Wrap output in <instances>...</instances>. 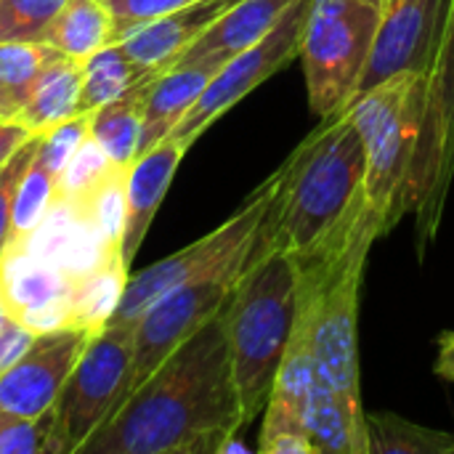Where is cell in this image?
Instances as JSON below:
<instances>
[{
	"mask_svg": "<svg viewBox=\"0 0 454 454\" xmlns=\"http://www.w3.org/2000/svg\"><path fill=\"white\" fill-rule=\"evenodd\" d=\"M80 98H82V61L56 53L43 69L16 122H21L32 136H43L53 125L82 114Z\"/></svg>",
	"mask_w": 454,
	"mask_h": 454,
	"instance_id": "21",
	"label": "cell"
},
{
	"mask_svg": "<svg viewBox=\"0 0 454 454\" xmlns=\"http://www.w3.org/2000/svg\"><path fill=\"white\" fill-rule=\"evenodd\" d=\"M90 338V333L77 327L35 335L21 359L0 372V412L19 418L51 412Z\"/></svg>",
	"mask_w": 454,
	"mask_h": 454,
	"instance_id": "13",
	"label": "cell"
},
{
	"mask_svg": "<svg viewBox=\"0 0 454 454\" xmlns=\"http://www.w3.org/2000/svg\"><path fill=\"white\" fill-rule=\"evenodd\" d=\"M11 319V314H8V306H5V298H3V293H0V325H5Z\"/></svg>",
	"mask_w": 454,
	"mask_h": 454,
	"instance_id": "39",
	"label": "cell"
},
{
	"mask_svg": "<svg viewBox=\"0 0 454 454\" xmlns=\"http://www.w3.org/2000/svg\"><path fill=\"white\" fill-rule=\"evenodd\" d=\"M370 454H452L454 436L404 420L394 412H367Z\"/></svg>",
	"mask_w": 454,
	"mask_h": 454,
	"instance_id": "27",
	"label": "cell"
},
{
	"mask_svg": "<svg viewBox=\"0 0 454 454\" xmlns=\"http://www.w3.org/2000/svg\"><path fill=\"white\" fill-rule=\"evenodd\" d=\"M386 0H311L298 56L311 112L322 120L348 109L380 27Z\"/></svg>",
	"mask_w": 454,
	"mask_h": 454,
	"instance_id": "6",
	"label": "cell"
},
{
	"mask_svg": "<svg viewBox=\"0 0 454 454\" xmlns=\"http://www.w3.org/2000/svg\"><path fill=\"white\" fill-rule=\"evenodd\" d=\"M88 133H90V114L69 117V120L53 125L51 130H45V133L40 136L35 160H37L51 176L59 178V173L64 170V165L69 162V157L77 152V146L88 138Z\"/></svg>",
	"mask_w": 454,
	"mask_h": 454,
	"instance_id": "33",
	"label": "cell"
},
{
	"mask_svg": "<svg viewBox=\"0 0 454 454\" xmlns=\"http://www.w3.org/2000/svg\"><path fill=\"white\" fill-rule=\"evenodd\" d=\"M383 237L380 223L367 210L351 245L325 263L298 266V322L311 340L314 364L351 407H362L359 383V295L372 242Z\"/></svg>",
	"mask_w": 454,
	"mask_h": 454,
	"instance_id": "4",
	"label": "cell"
},
{
	"mask_svg": "<svg viewBox=\"0 0 454 454\" xmlns=\"http://www.w3.org/2000/svg\"><path fill=\"white\" fill-rule=\"evenodd\" d=\"M434 372L444 380H452L454 383V330L444 333L439 338V356H436V367Z\"/></svg>",
	"mask_w": 454,
	"mask_h": 454,
	"instance_id": "38",
	"label": "cell"
},
{
	"mask_svg": "<svg viewBox=\"0 0 454 454\" xmlns=\"http://www.w3.org/2000/svg\"><path fill=\"white\" fill-rule=\"evenodd\" d=\"M309 5H311V0H295L266 37H261L247 51L231 56L213 74V80L207 82V88L202 90L197 104L186 112V117L176 125V130L170 136L189 149L218 117H223L247 93H253L279 67L290 64L298 56Z\"/></svg>",
	"mask_w": 454,
	"mask_h": 454,
	"instance_id": "11",
	"label": "cell"
},
{
	"mask_svg": "<svg viewBox=\"0 0 454 454\" xmlns=\"http://www.w3.org/2000/svg\"><path fill=\"white\" fill-rule=\"evenodd\" d=\"M37 154V152H35ZM56 197V176H51L35 157L19 184L13 218H11V247L21 245L45 218Z\"/></svg>",
	"mask_w": 454,
	"mask_h": 454,
	"instance_id": "29",
	"label": "cell"
},
{
	"mask_svg": "<svg viewBox=\"0 0 454 454\" xmlns=\"http://www.w3.org/2000/svg\"><path fill=\"white\" fill-rule=\"evenodd\" d=\"M136 325L109 322L82 348L53 404L48 454H77L117 410L130 364Z\"/></svg>",
	"mask_w": 454,
	"mask_h": 454,
	"instance_id": "8",
	"label": "cell"
},
{
	"mask_svg": "<svg viewBox=\"0 0 454 454\" xmlns=\"http://www.w3.org/2000/svg\"><path fill=\"white\" fill-rule=\"evenodd\" d=\"M295 317L298 271L293 258L285 253L250 258L223 306L231 370L247 423L258 418L269 402L295 330Z\"/></svg>",
	"mask_w": 454,
	"mask_h": 454,
	"instance_id": "3",
	"label": "cell"
},
{
	"mask_svg": "<svg viewBox=\"0 0 454 454\" xmlns=\"http://www.w3.org/2000/svg\"><path fill=\"white\" fill-rule=\"evenodd\" d=\"M242 266H231L189 285H181L152 303L136 322L133 338V364L120 396V404L200 327H205L213 317H218L231 298L242 271ZM117 404V407H120Z\"/></svg>",
	"mask_w": 454,
	"mask_h": 454,
	"instance_id": "10",
	"label": "cell"
},
{
	"mask_svg": "<svg viewBox=\"0 0 454 454\" xmlns=\"http://www.w3.org/2000/svg\"><path fill=\"white\" fill-rule=\"evenodd\" d=\"M125 192H128V168L112 165L109 173L96 184V189L85 200L74 202L88 213V218L96 223V229L101 231V237L106 239L112 250H120V242H122L125 210H128Z\"/></svg>",
	"mask_w": 454,
	"mask_h": 454,
	"instance_id": "28",
	"label": "cell"
},
{
	"mask_svg": "<svg viewBox=\"0 0 454 454\" xmlns=\"http://www.w3.org/2000/svg\"><path fill=\"white\" fill-rule=\"evenodd\" d=\"M112 165L114 162L106 157L98 141L88 133V138L77 146V152L69 157V162L56 178V200H67V202L85 200L96 189V184L109 173Z\"/></svg>",
	"mask_w": 454,
	"mask_h": 454,
	"instance_id": "31",
	"label": "cell"
},
{
	"mask_svg": "<svg viewBox=\"0 0 454 454\" xmlns=\"http://www.w3.org/2000/svg\"><path fill=\"white\" fill-rule=\"evenodd\" d=\"M130 266L120 253L109 255L101 266L72 282V327L96 335L114 317L125 285L130 279Z\"/></svg>",
	"mask_w": 454,
	"mask_h": 454,
	"instance_id": "23",
	"label": "cell"
},
{
	"mask_svg": "<svg viewBox=\"0 0 454 454\" xmlns=\"http://www.w3.org/2000/svg\"><path fill=\"white\" fill-rule=\"evenodd\" d=\"M428 74L402 72L348 104L364 144V202L388 234L410 210V181L426 114Z\"/></svg>",
	"mask_w": 454,
	"mask_h": 454,
	"instance_id": "5",
	"label": "cell"
},
{
	"mask_svg": "<svg viewBox=\"0 0 454 454\" xmlns=\"http://www.w3.org/2000/svg\"><path fill=\"white\" fill-rule=\"evenodd\" d=\"M364 144L348 109L322 120L279 168V186L250 258L285 253L325 263L356 237L364 215Z\"/></svg>",
	"mask_w": 454,
	"mask_h": 454,
	"instance_id": "2",
	"label": "cell"
},
{
	"mask_svg": "<svg viewBox=\"0 0 454 454\" xmlns=\"http://www.w3.org/2000/svg\"><path fill=\"white\" fill-rule=\"evenodd\" d=\"M67 0H0V43H45Z\"/></svg>",
	"mask_w": 454,
	"mask_h": 454,
	"instance_id": "30",
	"label": "cell"
},
{
	"mask_svg": "<svg viewBox=\"0 0 454 454\" xmlns=\"http://www.w3.org/2000/svg\"><path fill=\"white\" fill-rule=\"evenodd\" d=\"M0 293L8 314L24 325L40 309L72 298V279L21 247H8L0 258Z\"/></svg>",
	"mask_w": 454,
	"mask_h": 454,
	"instance_id": "19",
	"label": "cell"
},
{
	"mask_svg": "<svg viewBox=\"0 0 454 454\" xmlns=\"http://www.w3.org/2000/svg\"><path fill=\"white\" fill-rule=\"evenodd\" d=\"M450 8L452 0H386L356 96L402 72L428 74L450 19Z\"/></svg>",
	"mask_w": 454,
	"mask_h": 454,
	"instance_id": "12",
	"label": "cell"
},
{
	"mask_svg": "<svg viewBox=\"0 0 454 454\" xmlns=\"http://www.w3.org/2000/svg\"><path fill=\"white\" fill-rule=\"evenodd\" d=\"M32 340H35V333L19 325L13 317L5 325H0V372L16 364L21 354L32 346Z\"/></svg>",
	"mask_w": 454,
	"mask_h": 454,
	"instance_id": "36",
	"label": "cell"
},
{
	"mask_svg": "<svg viewBox=\"0 0 454 454\" xmlns=\"http://www.w3.org/2000/svg\"><path fill=\"white\" fill-rule=\"evenodd\" d=\"M56 53L51 43H0V122L19 120Z\"/></svg>",
	"mask_w": 454,
	"mask_h": 454,
	"instance_id": "26",
	"label": "cell"
},
{
	"mask_svg": "<svg viewBox=\"0 0 454 454\" xmlns=\"http://www.w3.org/2000/svg\"><path fill=\"white\" fill-rule=\"evenodd\" d=\"M279 176H282L279 170L274 176H269L266 184H261L247 197V202L229 221H223L215 231L205 234L202 239L192 242L189 247H184V250L162 258L160 263L138 271L136 277H130L125 285L122 301L109 322L136 325L138 317L152 303H157L162 295H168L170 290L189 285L194 279H202L207 274L247 263L255 250V242L261 237L263 218L277 194Z\"/></svg>",
	"mask_w": 454,
	"mask_h": 454,
	"instance_id": "7",
	"label": "cell"
},
{
	"mask_svg": "<svg viewBox=\"0 0 454 454\" xmlns=\"http://www.w3.org/2000/svg\"><path fill=\"white\" fill-rule=\"evenodd\" d=\"M13 247L32 253L35 258L59 269L72 282L101 266L109 255L120 253L106 245V239L101 237V231L80 205L56 197L40 226L21 245Z\"/></svg>",
	"mask_w": 454,
	"mask_h": 454,
	"instance_id": "14",
	"label": "cell"
},
{
	"mask_svg": "<svg viewBox=\"0 0 454 454\" xmlns=\"http://www.w3.org/2000/svg\"><path fill=\"white\" fill-rule=\"evenodd\" d=\"M454 181V0L450 19L428 72L426 114L410 181V210L418 221L420 253L439 234Z\"/></svg>",
	"mask_w": 454,
	"mask_h": 454,
	"instance_id": "9",
	"label": "cell"
},
{
	"mask_svg": "<svg viewBox=\"0 0 454 454\" xmlns=\"http://www.w3.org/2000/svg\"><path fill=\"white\" fill-rule=\"evenodd\" d=\"M186 154V146L168 136L157 146H152L146 154L136 157L128 168V210H125V229H122V242L120 253L122 261L130 266L133 258L141 250V242L173 184V176Z\"/></svg>",
	"mask_w": 454,
	"mask_h": 454,
	"instance_id": "16",
	"label": "cell"
},
{
	"mask_svg": "<svg viewBox=\"0 0 454 454\" xmlns=\"http://www.w3.org/2000/svg\"><path fill=\"white\" fill-rule=\"evenodd\" d=\"M245 426L221 311L184 340L77 454H223Z\"/></svg>",
	"mask_w": 454,
	"mask_h": 454,
	"instance_id": "1",
	"label": "cell"
},
{
	"mask_svg": "<svg viewBox=\"0 0 454 454\" xmlns=\"http://www.w3.org/2000/svg\"><path fill=\"white\" fill-rule=\"evenodd\" d=\"M237 3L239 0H194V3H186V5L154 19L149 24L133 29L120 43L125 45V51L138 64L162 74L178 61V56L194 40H200Z\"/></svg>",
	"mask_w": 454,
	"mask_h": 454,
	"instance_id": "15",
	"label": "cell"
},
{
	"mask_svg": "<svg viewBox=\"0 0 454 454\" xmlns=\"http://www.w3.org/2000/svg\"><path fill=\"white\" fill-rule=\"evenodd\" d=\"M53 436V410L37 418L0 412V454H48Z\"/></svg>",
	"mask_w": 454,
	"mask_h": 454,
	"instance_id": "32",
	"label": "cell"
},
{
	"mask_svg": "<svg viewBox=\"0 0 454 454\" xmlns=\"http://www.w3.org/2000/svg\"><path fill=\"white\" fill-rule=\"evenodd\" d=\"M40 136H32L3 168H0V258L3 253L11 247V218H13V202H16V192L19 184L37 152Z\"/></svg>",
	"mask_w": 454,
	"mask_h": 454,
	"instance_id": "34",
	"label": "cell"
},
{
	"mask_svg": "<svg viewBox=\"0 0 454 454\" xmlns=\"http://www.w3.org/2000/svg\"><path fill=\"white\" fill-rule=\"evenodd\" d=\"M32 138L21 122H0V168Z\"/></svg>",
	"mask_w": 454,
	"mask_h": 454,
	"instance_id": "37",
	"label": "cell"
},
{
	"mask_svg": "<svg viewBox=\"0 0 454 454\" xmlns=\"http://www.w3.org/2000/svg\"><path fill=\"white\" fill-rule=\"evenodd\" d=\"M112 16L104 0H67L61 13L48 29L45 43L69 59L85 61L96 51L112 43Z\"/></svg>",
	"mask_w": 454,
	"mask_h": 454,
	"instance_id": "25",
	"label": "cell"
},
{
	"mask_svg": "<svg viewBox=\"0 0 454 454\" xmlns=\"http://www.w3.org/2000/svg\"><path fill=\"white\" fill-rule=\"evenodd\" d=\"M154 77L157 74L141 80L136 88H130L120 98L98 106L96 112H90V136L98 141V146L106 152V157L114 165L130 168V162L138 157L144 106H146L149 85H152Z\"/></svg>",
	"mask_w": 454,
	"mask_h": 454,
	"instance_id": "22",
	"label": "cell"
},
{
	"mask_svg": "<svg viewBox=\"0 0 454 454\" xmlns=\"http://www.w3.org/2000/svg\"><path fill=\"white\" fill-rule=\"evenodd\" d=\"M152 74L157 72L138 64L125 51L122 43L104 45L101 51H96L82 61V98H80L82 114H90L98 106L120 98L122 93H128L130 88H136L141 80Z\"/></svg>",
	"mask_w": 454,
	"mask_h": 454,
	"instance_id": "24",
	"label": "cell"
},
{
	"mask_svg": "<svg viewBox=\"0 0 454 454\" xmlns=\"http://www.w3.org/2000/svg\"><path fill=\"white\" fill-rule=\"evenodd\" d=\"M303 420L317 454H370L367 412L351 407L322 378L311 388Z\"/></svg>",
	"mask_w": 454,
	"mask_h": 454,
	"instance_id": "20",
	"label": "cell"
},
{
	"mask_svg": "<svg viewBox=\"0 0 454 454\" xmlns=\"http://www.w3.org/2000/svg\"><path fill=\"white\" fill-rule=\"evenodd\" d=\"M293 3L295 0H239L200 40H194L178 56L176 64H186L207 56L229 61L231 56L247 51L261 37H266Z\"/></svg>",
	"mask_w": 454,
	"mask_h": 454,
	"instance_id": "18",
	"label": "cell"
},
{
	"mask_svg": "<svg viewBox=\"0 0 454 454\" xmlns=\"http://www.w3.org/2000/svg\"><path fill=\"white\" fill-rule=\"evenodd\" d=\"M186 3H194V0H104V5L109 8L112 24H114L112 43H120L133 29L170 13Z\"/></svg>",
	"mask_w": 454,
	"mask_h": 454,
	"instance_id": "35",
	"label": "cell"
},
{
	"mask_svg": "<svg viewBox=\"0 0 454 454\" xmlns=\"http://www.w3.org/2000/svg\"><path fill=\"white\" fill-rule=\"evenodd\" d=\"M223 64H226L223 59L207 56L197 61L176 64L152 80L146 106H144L138 157L146 154L152 146H157L176 130V125L197 104V98L202 96V90L207 88V82Z\"/></svg>",
	"mask_w": 454,
	"mask_h": 454,
	"instance_id": "17",
	"label": "cell"
}]
</instances>
